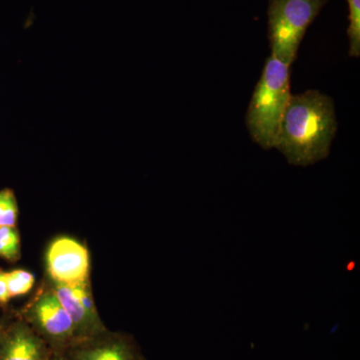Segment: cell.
<instances>
[{"mask_svg":"<svg viewBox=\"0 0 360 360\" xmlns=\"http://www.w3.org/2000/svg\"><path fill=\"white\" fill-rule=\"evenodd\" d=\"M338 130L335 103L319 90L291 94L276 146L288 162L307 167L326 160Z\"/></svg>","mask_w":360,"mask_h":360,"instance_id":"cell-1","label":"cell"},{"mask_svg":"<svg viewBox=\"0 0 360 360\" xmlns=\"http://www.w3.org/2000/svg\"><path fill=\"white\" fill-rule=\"evenodd\" d=\"M290 96V66L270 56L265 61L245 116L251 139L262 148L276 146Z\"/></svg>","mask_w":360,"mask_h":360,"instance_id":"cell-2","label":"cell"},{"mask_svg":"<svg viewBox=\"0 0 360 360\" xmlns=\"http://www.w3.org/2000/svg\"><path fill=\"white\" fill-rule=\"evenodd\" d=\"M328 0H269V39L271 56L290 66L309 25Z\"/></svg>","mask_w":360,"mask_h":360,"instance_id":"cell-3","label":"cell"},{"mask_svg":"<svg viewBox=\"0 0 360 360\" xmlns=\"http://www.w3.org/2000/svg\"><path fill=\"white\" fill-rule=\"evenodd\" d=\"M89 253L70 238L52 241L46 252V269L56 284L75 286L89 281Z\"/></svg>","mask_w":360,"mask_h":360,"instance_id":"cell-4","label":"cell"},{"mask_svg":"<svg viewBox=\"0 0 360 360\" xmlns=\"http://www.w3.org/2000/svg\"><path fill=\"white\" fill-rule=\"evenodd\" d=\"M28 319L40 333L56 342L75 336V324L53 291L40 296L28 312Z\"/></svg>","mask_w":360,"mask_h":360,"instance_id":"cell-5","label":"cell"},{"mask_svg":"<svg viewBox=\"0 0 360 360\" xmlns=\"http://www.w3.org/2000/svg\"><path fill=\"white\" fill-rule=\"evenodd\" d=\"M0 360H46L44 343L23 322L2 326Z\"/></svg>","mask_w":360,"mask_h":360,"instance_id":"cell-6","label":"cell"},{"mask_svg":"<svg viewBox=\"0 0 360 360\" xmlns=\"http://www.w3.org/2000/svg\"><path fill=\"white\" fill-rule=\"evenodd\" d=\"M52 291L75 324V335L80 338H91L103 331L101 323L92 321L86 314L72 286L56 284V288Z\"/></svg>","mask_w":360,"mask_h":360,"instance_id":"cell-7","label":"cell"},{"mask_svg":"<svg viewBox=\"0 0 360 360\" xmlns=\"http://www.w3.org/2000/svg\"><path fill=\"white\" fill-rule=\"evenodd\" d=\"M72 360H137L129 345L120 338L90 342L78 348Z\"/></svg>","mask_w":360,"mask_h":360,"instance_id":"cell-8","label":"cell"},{"mask_svg":"<svg viewBox=\"0 0 360 360\" xmlns=\"http://www.w3.org/2000/svg\"><path fill=\"white\" fill-rule=\"evenodd\" d=\"M349 9V26L347 28V37L349 40V51L352 58L360 56V0H347Z\"/></svg>","mask_w":360,"mask_h":360,"instance_id":"cell-9","label":"cell"},{"mask_svg":"<svg viewBox=\"0 0 360 360\" xmlns=\"http://www.w3.org/2000/svg\"><path fill=\"white\" fill-rule=\"evenodd\" d=\"M20 257V238L15 227H0V257L14 262Z\"/></svg>","mask_w":360,"mask_h":360,"instance_id":"cell-10","label":"cell"},{"mask_svg":"<svg viewBox=\"0 0 360 360\" xmlns=\"http://www.w3.org/2000/svg\"><path fill=\"white\" fill-rule=\"evenodd\" d=\"M18 206L11 189L0 191V227H15L18 221Z\"/></svg>","mask_w":360,"mask_h":360,"instance_id":"cell-11","label":"cell"},{"mask_svg":"<svg viewBox=\"0 0 360 360\" xmlns=\"http://www.w3.org/2000/svg\"><path fill=\"white\" fill-rule=\"evenodd\" d=\"M7 288L11 297L26 295L32 290L34 284V276L30 272L15 269L6 272Z\"/></svg>","mask_w":360,"mask_h":360,"instance_id":"cell-12","label":"cell"},{"mask_svg":"<svg viewBox=\"0 0 360 360\" xmlns=\"http://www.w3.org/2000/svg\"><path fill=\"white\" fill-rule=\"evenodd\" d=\"M72 288L85 311L89 315L90 319L97 322V323H101L98 315H97L96 305H94V298H92L91 291H90L89 281L77 284V285L72 286Z\"/></svg>","mask_w":360,"mask_h":360,"instance_id":"cell-13","label":"cell"},{"mask_svg":"<svg viewBox=\"0 0 360 360\" xmlns=\"http://www.w3.org/2000/svg\"><path fill=\"white\" fill-rule=\"evenodd\" d=\"M9 298H11V295H9L8 288H7L6 272L0 270V303H6Z\"/></svg>","mask_w":360,"mask_h":360,"instance_id":"cell-14","label":"cell"},{"mask_svg":"<svg viewBox=\"0 0 360 360\" xmlns=\"http://www.w3.org/2000/svg\"><path fill=\"white\" fill-rule=\"evenodd\" d=\"M2 324H0V330H1Z\"/></svg>","mask_w":360,"mask_h":360,"instance_id":"cell-15","label":"cell"}]
</instances>
